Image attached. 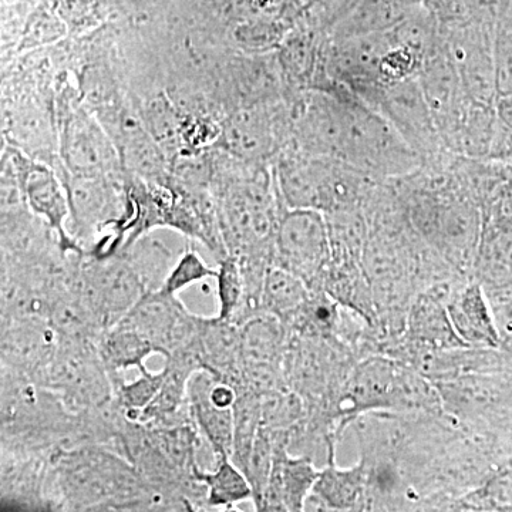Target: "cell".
<instances>
[{
  "mask_svg": "<svg viewBox=\"0 0 512 512\" xmlns=\"http://www.w3.org/2000/svg\"><path fill=\"white\" fill-rule=\"evenodd\" d=\"M137 274L143 279L147 292L163 288L165 279L170 275L175 262L180 256H175L163 242L151 237L150 232L137 239L130 247L121 251Z\"/></svg>",
  "mask_w": 512,
  "mask_h": 512,
  "instance_id": "cell-26",
  "label": "cell"
},
{
  "mask_svg": "<svg viewBox=\"0 0 512 512\" xmlns=\"http://www.w3.org/2000/svg\"><path fill=\"white\" fill-rule=\"evenodd\" d=\"M495 29L473 19L441 28L444 45L470 99L494 106L498 97Z\"/></svg>",
  "mask_w": 512,
  "mask_h": 512,
  "instance_id": "cell-10",
  "label": "cell"
},
{
  "mask_svg": "<svg viewBox=\"0 0 512 512\" xmlns=\"http://www.w3.org/2000/svg\"><path fill=\"white\" fill-rule=\"evenodd\" d=\"M419 82L441 136L466 109L468 101L473 100L468 97L460 74L448 55L443 36L424 60Z\"/></svg>",
  "mask_w": 512,
  "mask_h": 512,
  "instance_id": "cell-16",
  "label": "cell"
},
{
  "mask_svg": "<svg viewBox=\"0 0 512 512\" xmlns=\"http://www.w3.org/2000/svg\"><path fill=\"white\" fill-rule=\"evenodd\" d=\"M373 109L390 121L404 141L419 154L423 164L450 153L444 146L419 77L387 84Z\"/></svg>",
  "mask_w": 512,
  "mask_h": 512,
  "instance_id": "cell-9",
  "label": "cell"
},
{
  "mask_svg": "<svg viewBox=\"0 0 512 512\" xmlns=\"http://www.w3.org/2000/svg\"><path fill=\"white\" fill-rule=\"evenodd\" d=\"M497 126L494 106L470 100L441 138L447 150L456 156L488 158Z\"/></svg>",
  "mask_w": 512,
  "mask_h": 512,
  "instance_id": "cell-22",
  "label": "cell"
},
{
  "mask_svg": "<svg viewBox=\"0 0 512 512\" xmlns=\"http://www.w3.org/2000/svg\"><path fill=\"white\" fill-rule=\"evenodd\" d=\"M215 376L207 370L195 373L188 383V403L192 420L202 439L210 447L215 461L231 458L234 441V412L215 406L210 399V390Z\"/></svg>",
  "mask_w": 512,
  "mask_h": 512,
  "instance_id": "cell-17",
  "label": "cell"
},
{
  "mask_svg": "<svg viewBox=\"0 0 512 512\" xmlns=\"http://www.w3.org/2000/svg\"><path fill=\"white\" fill-rule=\"evenodd\" d=\"M217 275L218 271L205 264L204 259L197 252L185 249L178 261L175 262L170 275L165 279L161 291L170 293V295H178L188 286L198 284L208 278H217Z\"/></svg>",
  "mask_w": 512,
  "mask_h": 512,
  "instance_id": "cell-32",
  "label": "cell"
},
{
  "mask_svg": "<svg viewBox=\"0 0 512 512\" xmlns=\"http://www.w3.org/2000/svg\"><path fill=\"white\" fill-rule=\"evenodd\" d=\"M218 224L229 255L265 258L274 265L276 229L284 201L268 164L239 165L215 192Z\"/></svg>",
  "mask_w": 512,
  "mask_h": 512,
  "instance_id": "cell-2",
  "label": "cell"
},
{
  "mask_svg": "<svg viewBox=\"0 0 512 512\" xmlns=\"http://www.w3.org/2000/svg\"><path fill=\"white\" fill-rule=\"evenodd\" d=\"M37 383L55 392L74 414L101 409L114 400L113 379L93 342H59Z\"/></svg>",
  "mask_w": 512,
  "mask_h": 512,
  "instance_id": "cell-6",
  "label": "cell"
},
{
  "mask_svg": "<svg viewBox=\"0 0 512 512\" xmlns=\"http://www.w3.org/2000/svg\"><path fill=\"white\" fill-rule=\"evenodd\" d=\"M97 346L110 375H123L130 369L147 372L146 360L157 355L153 343L124 320L104 330Z\"/></svg>",
  "mask_w": 512,
  "mask_h": 512,
  "instance_id": "cell-23",
  "label": "cell"
},
{
  "mask_svg": "<svg viewBox=\"0 0 512 512\" xmlns=\"http://www.w3.org/2000/svg\"><path fill=\"white\" fill-rule=\"evenodd\" d=\"M330 258L326 215L309 208H285L276 229L274 265L299 276L309 289H320Z\"/></svg>",
  "mask_w": 512,
  "mask_h": 512,
  "instance_id": "cell-7",
  "label": "cell"
},
{
  "mask_svg": "<svg viewBox=\"0 0 512 512\" xmlns=\"http://www.w3.org/2000/svg\"><path fill=\"white\" fill-rule=\"evenodd\" d=\"M338 100L333 158L375 180H396L423 165L416 151L379 111L340 86L328 92Z\"/></svg>",
  "mask_w": 512,
  "mask_h": 512,
  "instance_id": "cell-4",
  "label": "cell"
},
{
  "mask_svg": "<svg viewBox=\"0 0 512 512\" xmlns=\"http://www.w3.org/2000/svg\"><path fill=\"white\" fill-rule=\"evenodd\" d=\"M52 453L0 451L2 511H46L45 483Z\"/></svg>",
  "mask_w": 512,
  "mask_h": 512,
  "instance_id": "cell-14",
  "label": "cell"
},
{
  "mask_svg": "<svg viewBox=\"0 0 512 512\" xmlns=\"http://www.w3.org/2000/svg\"><path fill=\"white\" fill-rule=\"evenodd\" d=\"M350 386L349 397L353 406L372 407L392 403L394 372L392 366L384 360H370L357 369Z\"/></svg>",
  "mask_w": 512,
  "mask_h": 512,
  "instance_id": "cell-28",
  "label": "cell"
},
{
  "mask_svg": "<svg viewBox=\"0 0 512 512\" xmlns=\"http://www.w3.org/2000/svg\"><path fill=\"white\" fill-rule=\"evenodd\" d=\"M421 0H356L342 19L330 28L332 39L389 32L413 15Z\"/></svg>",
  "mask_w": 512,
  "mask_h": 512,
  "instance_id": "cell-21",
  "label": "cell"
},
{
  "mask_svg": "<svg viewBox=\"0 0 512 512\" xmlns=\"http://www.w3.org/2000/svg\"><path fill=\"white\" fill-rule=\"evenodd\" d=\"M62 154L73 175L97 177L113 170V151L99 127L82 113L64 124Z\"/></svg>",
  "mask_w": 512,
  "mask_h": 512,
  "instance_id": "cell-18",
  "label": "cell"
},
{
  "mask_svg": "<svg viewBox=\"0 0 512 512\" xmlns=\"http://www.w3.org/2000/svg\"><path fill=\"white\" fill-rule=\"evenodd\" d=\"M421 3L436 18L440 28H447L468 19L464 0H421Z\"/></svg>",
  "mask_w": 512,
  "mask_h": 512,
  "instance_id": "cell-33",
  "label": "cell"
},
{
  "mask_svg": "<svg viewBox=\"0 0 512 512\" xmlns=\"http://www.w3.org/2000/svg\"><path fill=\"white\" fill-rule=\"evenodd\" d=\"M274 173L286 208L325 215L360 210L377 180L338 158L288 146L275 158Z\"/></svg>",
  "mask_w": 512,
  "mask_h": 512,
  "instance_id": "cell-5",
  "label": "cell"
},
{
  "mask_svg": "<svg viewBox=\"0 0 512 512\" xmlns=\"http://www.w3.org/2000/svg\"><path fill=\"white\" fill-rule=\"evenodd\" d=\"M59 340L47 319H2V367L39 379Z\"/></svg>",
  "mask_w": 512,
  "mask_h": 512,
  "instance_id": "cell-13",
  "label": "cell"
},
{
  "mask_svg": "<svg viewBox=\"0 0 512 512\" xmlns=\"http://www.w3.org/2000/svg\"><path fill=\"white\" fill-rule=\"evenodd\" d=\"M234 412V441H232L231 460L244 471L249 454L254 447L256 436L262 426V396L251 390H238Z\"/></svg>",
  "mask_w": 512,
  "mask_h": 512,
  "instance_id": "cell-27",
  "label": "cell"
},
{
  "mask_svg": "<svg viewBox=\"0 0 512 512\" xmlns=\"http://www.w3.org/2000/svg\"><path fill=\"white\" fill-rule=\"evenodd\" d=\"M291 100L254 104L242 110L225 128V144L241 163L269 164L292 143Z\"/></svg>",
  "mask_w": 512,
  "mask_h": 512,
  "instance_id": "cell-8",
  "label": "cell"
},
{
  "mask_svg": "<svg viewBox=\"0 0 512 512\" xmlns=\"http://www.w3.org/2000/svg\"><path fill=\"white\" fill-rule=\"evenodd\" d=\"M19 190L33 215L50 228L64 255H84V251L67 228L70 218L69 197L66 187L45 165L20 160Z\"/></svg>",
  "mask_w": 512,
  "mask_h": 512,
  "instance_id": "cell-12",
  "label": "cell"
},
{
  "mask_svg": "<svg viewBox=\"0 0 512 512\" xmlns=\"http://www.w3.org/2000/svg\"><path fill=\"white\" fill-rule=\"evenodd\" d=\"M367 480L365 461L350 470H342L335 466V453L329 444L328 466L320 470L305 511L357 510L365 500Z\"/></svg>",
  "mask_w": 512,
  "mask_h": 512,
  "instance_id": "cell-19",
  "label": "cell"
},
{
  "mask_svg": "<svg viewBox=\"0 0 512 512\" xmlns=\"http://www.w3.org/2000/svg\"><path fill=\"white\" fill-rule=\"evenodd\" d=\"M311 289L299 276L279 266H269L262 289V312L271 313L286 325L299 311Z\"/></svg>",
  "mask_w": 512,
  "mask_h": 512,
  "instance_id": "cell-25",
  "label": "cell"
},
{
  "mask_svg": "<svg viewBox=\"0 0 512 512\" xmlns=\"http://www.w3.org/2000/svg\"><path fill=\"white\" fill-rule=\"evenodd\" d=\"M151 494L153 485L110 448H57L49 458L46 511H150Z\"/></svg>",
  "mask_w": 512,
  "mask_h": 512,
  "instance_id": "cell-1",
  "label": "cell"
},
{
  "mask_svg": "<svg viewBox=\"0 0 512 512\" xmlns=\"http://www.w3.org/2000/svg\"><path fill=\"white\" fill-rule=\"evenodd\" d=\"M111 379L117 406L128 420L133 421L156 397L165 379V369L157 373L147 370L133 382H126L121 375H111Z\"/></svg>",
  "mask_w": 512,
  "mask_h": 512,
  "instance_id": "cell-29",
  "label": "cell"
},
{
  "mask_svg": "<svg viewBox=\"0 0 512 512\" xmlns=\"http://www.w3.org/2000/svg\"><path fill=\"white\" fill-rule=\"evenodd\" d=\"M274 454V439H272L269 430L261 426L247 464H245L244 471H242L247 476L249 484H251L252 493H254L252 503H254L255 508L261 503L266 487H268L272 467H274Z\"/></svg>",
  "mask_w": 512,
  "mask_h": 512,
  "instance_id": "cell-30",
  "label": "cell"
},
{
  "mask_svg": "<svg viewBox=\"0 0 512 512\" xmlns=\"http://www.w3.org/2000/svg\"><path fill=\"white\" fill-rule=\"evenodd\" d=\"M200 340L205 370L238 390L241 386V326L218 316H200Z\"/></svg>",
  "mask_w": 512,
  "mask_h": 512,
  "instance_id": "cell-20",
  "label": "cell"
},
{
  "mask_svg": "<svg viewBox=\"0 0 512 512\" xmlns=\"http://www.w3.org/2000/svg\"><path fill=\"white\" fill-rule=\"evenodd\" d=\"M195 476L207 488L208 511L234 510L239 504L254 498L247 476L229 457L215 461L212 470L197 468Z\"/></svg>",
  "mask_w": 512,
  "mask_h": 512,
  "instance_id": "cell-24",
  "label": "cell"
},
{
  "mask_svg": "<svg viewBox=\"0 0 512 512\" xmlns=\"http://www.w3.org/2000/svg\"><path fill=\"white\" fill-rule=\"evenodd\" d=\"M274 467L256 511H305V503L320 470L309 456H292L286 444L275 441Z\"/></svg>",
  "mask_w": 512,
  "mask_h": 512,
  "instance_id": "cell-15",
  "label": "cell"
},
{
  "mask_svg": "<svg viewBox=\"0 0 512 512\" xmlns=\"http://www.w3.org/2000/svg\"><path fill=\"white\" fill-rule=\"evenodd\" d=\"M120 320L146 336L165 359L200 335V315L188 311L178 295L161 289L144 293Z\"/></svg>",
  "mask_w": 512,
  "mask_h": 512,
  "instance_id": "cell-11",
  "label": "cell"
},
{
  "mask_svg": "<svg viewBox=\"0 0 512 512\" xmlns=\"http://www.w3.org/2000/svg\"><path fill=\"white\" fill-rule=\"evenodd\" d=\"M218 318L234 319L242 295H244V279L237 256L227 255L218 261L217 275Z\"/></svg>",
  "mask_w": 512,
  "mask_h": 512,
  "instance_id": "cell-31",
  "label": "cell"
},
{
  "mask_svg": "<svg viewBox=\"0 0 512 512\" xmlns=\"http://www.w3.org/2000/svg\"><path fill=\"white\" fill-rule=\"evenodd\" d=\"M0 448L53 453L79 443V414L59 396L22 373L2 367Z\"/></svg>",
  "mask_w": 512,
  "mask_h": 512,
  "instance_id": "cell-3",
  "label": "cell"
},
{
  "mask_svg": "<svg viewBox=\"0 0 512 512\" xmlns=\"http://www.w3.org/2000/svg\"><path fill=\"white\" fill-rule=\"evenodd\" d=\"M495 114L501 124L512 131V94L498 96L494 104Z\"/></svg>",
  "mask_w": 512,
  "mask_h": 512,
  "instance_id": "cell-34",
  "label": "cell"
}]
</instances>
